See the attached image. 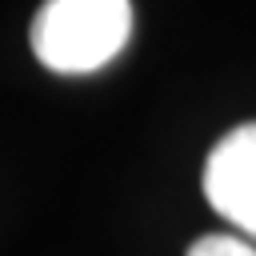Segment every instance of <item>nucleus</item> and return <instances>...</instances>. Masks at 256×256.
<instances>
[{
  "label": "nucleus",
  "mask_w": 256,
  "mask_h": 256,
  "mask_svg": "<svg viewBox=\"0 0 256 256\" xmlns=\"http://www.w3.org/2000/svg\"><path fill=\"white\" fill-rule=\"evenodd\" d=\"M128 0H44L32 20V52L52 72H96L128 44Z\"/></svg>",
  "instance_id": "f257e3e1"
},
{
  "label": "nucleus",
  "mask_w": 256,
  "mask_h": 256,
  "mask_svg": "<svg viewBox=\"0 0 256 256\" xmlns=\"http://www.w3.org/2000/svg\"><path fill=\"white\" fill-rule=\"evenodd\" d=\"M204 196L228 224L256 236V124L232 128L208 152Z\"/></svg>",
  "instance_id": "f03ea898"
},
{
  "label": "nucleus",
  "mask_w": 256,
  "mask_h": 256,
  "mask_svg": "<svg viewBox=\"0 0 256 256\" xmlns=\"http://www.w3.org/2000/svg\"><path fill=\"white\" fill-rule=\"evenodd\" d=\"M188 256H256V248H248L236 236H204L188 248Z\"/></svg>",
  "instance_id": "7ed1b4c3"
}]
</instances>
